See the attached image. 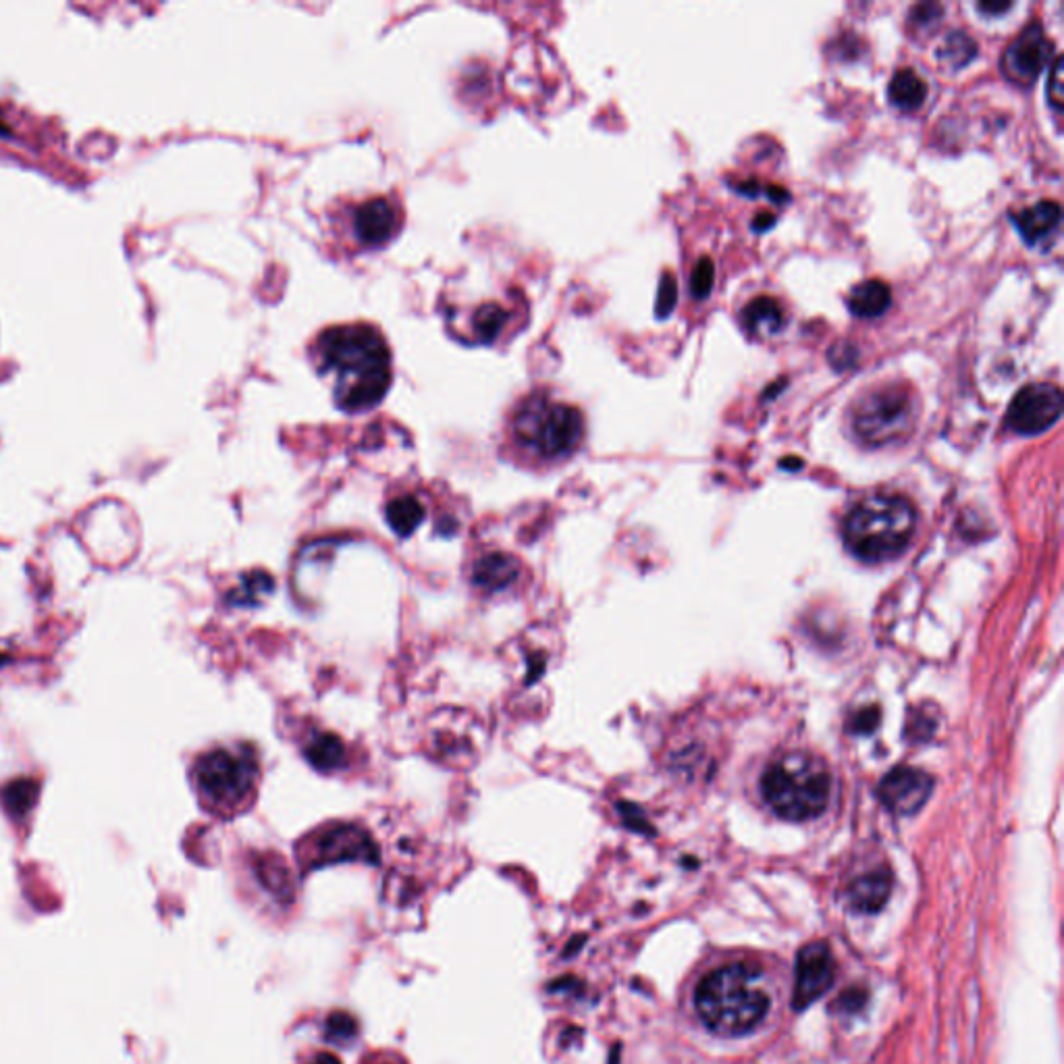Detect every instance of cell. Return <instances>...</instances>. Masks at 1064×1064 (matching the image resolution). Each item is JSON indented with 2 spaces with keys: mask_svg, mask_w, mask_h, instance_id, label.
Returning <instances> with one entry per match:
<instances>
[{
  "mask_svg": "<svg viewBox=\"0 0 1064 1064\" xmlns=\"http://www.w3.org/2000/svg\"><path fill=\"white\" fill-rule=\"evenodd\" d=\"M915 524L917 514L907 497L869 495L846 516V547L865 562L894 560L911 545Z\"/></svg>",
  "mask_w": 1064,
  "mask_h": 1064,
  "instance_id": "obj_4",
  "label": "cell"
},
{
  "mask_svg": "<svg viewBox=\"0 0 1064 1064\" xmlns=\"http://www.w3.org/2000/svg\"><path fill=\"white\" fill-rule=\"evenodd\" d=\"M1048 100L1056 111H1062V104H1064V61L1062 57H1056L1054 63L1050 65Z\"/></svg>",
  "mask_w": 1064,
  "mask_h": 1064,
  "instance_id": "obj_28",
  "label": "cell"
},
{
  "mask_svg": "<svg viewBox=\"0 0 1064 1064\" xmlns=\"http://www.w3.org/2000/svg\"><path fill=\"white\" fill-rule=\"evenodd\" d=\"M761 788L767 805L782 819L807 821L826 811L832 776L819 757L794 751L767 767Z\"/></svg>",
  "mask_w": 1064,
  "mask_h": 1064,
  "instance_id": "obj_5",
  "label": "cell"
},
{
  "mask_svg": "<svg viewBox=\"0 0 1064 1064\" xmlns=\"http://www.w3.org/2000/svg\"><path fill=\"white\" fill-rule=\"evenodd\" d=\"M834 959L826 942L807 944L796 956L792 1008L805 1010L826 994L834 983Z\"/></svg>",
  "mask_w": 1064,
  "mask_h": 1064,
  "instance_id": "obj_11",
  "label": "cell"
},
{
  "mask_svg": "<svg viewBox=\"0 0 1064 1064\" xmlns=\"http://www.w3.org/2000/svg\"><path fill=\"white\" fill-rule=\"evenodd\" d=\"M1062 414V391L1052 383L1023 387L1006 412L1008 429L1019 435H1040L1058 422Z\"/></svg>",
  "mask_w": 1064,
  "mask_h": 1064,
  "instance_id": "obj_10",
  "label": "cell"
},
{
  "mask_svg": "<svg viewBox=\"0 0 1064 1064\" xmlns=\"http://www.w3.org/2000/svg\"><path fill=\"white\" fill-rule=\"evenodd\" d=\"M331 225L343 250L366 252L387 246L404 227V206L391 194L341 200L331 212Z\"/></svg>",
  "mask_w": 1064,
  "mask_h": 1064,
  "instance_id": "obj_7",
  "label": "cell"
},
{
  "mask_svg": "<svg viewBox=\"0 0 1064 1064\" xmlns=\"http://www.w3.org/2000/svg\"><path fill=\"white\" fill-rule=\"evenodd\" d=\"M855 358H857V352H855V348H850L848 343L834 345V348L830 350V362H832L838 370L848 368L850 364L855 362Z\"/></svg>",
  "mask_w": 1064,
  "mask_h": 1064,
  "instance_id": "obj_30",
  "label": "cell"
},
{
  "mask_svg": "<svg viewBox=\"0 0 1064 1064\" xmlns=\"http://www.w3.org/2000/svg\"><path fill=\"white\" fill-rule=\"evenodd\" d=\"M934 780L915 767H896L880 782L877 794L884 807L896 815L917 813L931 796Z\"/></svg>",
  "mask_w": 1064,
  "mask_h": 1064,
  "instance_id": "obj_13",
  "label": "cell"
},
{
  "mask_svg": "<svg viewBox=\"0 0 1064 1064\" xmlns=\"http://www.w3.org/2000/svg\"><path fill=\"white\" fill-rule=\"evenodd\" d=\"M774 223H776L774 215H763V212H761V215H757L753 227H755V231H765L769 227H774Z\"/></svg>",
  "mask_w": 1064,
  "mask_h": 1064,
  "instance_id": "obj_33",
  "label": "cell"
},
{
  "mask_svg": "<svg viewBox=\"0 0 1064 1064\" xmlns=\"http://www.w3.org/2000/svg\"><path fill=\"white\" fill-rule=\"evenodd\" d=\"M1054 55V44L1040 25L1033 23L1010 44L1002 57V71L1010 82L1027 86L1033 84Z\"/></svg>",
  "mask_w": 1064,
  "mask_h": 1064,
  "instance_id": "obj_12",
  "label": "cell"
},
{
  "mask_svg": "<svg viewBox=\"0 0 1064 1064\" xmlns=\"http://www.w3.org/2000/svg\"><path fill=\"white\" fill-rule=\"evenodd\" d=\"M362 1064H397V1062H393L391 1058H385V1056H368Z\"/></svg>",
  "mask_w": 1064,
  "mask_h": 1064,
  "instance_id": "obj_34",
  "label": "cell"
},
{
  "mask_svg": "<svg viewBox=\"0 0 1064 1064\" xmlns=\"http://www.w3.org/2000/svg\"><path fill=\"white\" fill-rule=\"evenodd\" d=\"M385 518L397 537H410L424 520V505L414 495H397L387 503Z\"/></svg>",
  "mask_w": 1064,
  "mask_h": 1064,
  "instance_id": "obj_20",
  "label": "cell"
},
{
  "mask_svg": "<svg viewBox=\"0 0 1064 1064\" xmlns=\"http://www.w3.org/2000/svg\"><path fill=\"white\" fill-rule=\"evenodd\" d=\"M977 9L981 13H988V15H1000V13H1006L1008 9H1013V3H994V0H981V3L977 5Z\"/></svg>",
  "mask_w": 1064,
  "mask_h": 1064,
  "instance_id": "obj_31",
  "label": "cell"
},
{
  "mask_svg": "<svg viewBox=\"0 0 1064 1064\" xmlns=\"http://www.w3.org/2000/svg\"><path fill=\"white\" fill-rule=\"evenodd\" d=\"M358 1035V1021L348 1013H333L327 1019V1037L337 1044H348Z\"/></svg>",
  "mask_w": 1064,
  "mask_h": 1064,
  "instance_id": "obj_25",
  "label": "cell"
},
{
  "mask_svg": "<svg viewBox=\"0 0 1064 1064\" xmlns=\"http://www.w3.org/2000/svg\"><path fill=\"white\" fill-rule=\"evenodd\" d=\"M306 1064H341V1060L331 1052H318Z\"/></svg>",
  "mask_w": 1064,
  "mask_h": 1064,
  "instance_id": "obj_32",
  "label": "cell"
},
{
  "mask_svg": "<svg viewBox=\"0 0 1064 1064\" xmlns=\"http://www.w3.org/2000/svg\"><path fill=\"white\" fill-rule=\"evenodd\" d=\"M892 890V875L884 869L865 873L850 884L848 902L859 913H877L880 911Z\"/></svg>",
  "mask_w": 1064,
  "mask_h": 1064,
  "instance_id": "obj_15",
  "label": "cell"
},
{
  "mask_svg": "<svg viewBox=\"0 0 1064 1064\" xmlns=\"http://www.w3.org/2000/svg\"><path fill=\"white\" fill-rule=\"evenodd\" d=\"M522 576V564L508 553H489L478 557L472 568L474 589L501 593L512 589Z\"/></svg>",
  "mask_w": 1064,
  "mask_h": 1064,
  "instance_id": "obj_14",
  "label": "cell"
},
{
  "mask_svg": "<svg viewBox=\"0 0 1064 1064\" xmlns=\"http://www.w3.org/2000/svg\"><path fill=\"white\" fill-rule=\"evenodd\" d=\"M975 57H977V44L967 32L948 34L938 48V59L948 69L967 67Z\"/></svg>",
  "mask_w": 1064,
  "mask_h": 1064,
  "instance_id": "obj_22",
  "label": "cell"
},
{
  "mask_svg": "<svg viewBox=\"0 0 1064 1064\" xmlns=\"http://www.w3.org/2000/svg\"><path fill=\"white\" fill-rule=\"evenodd\" d=\"M703 1025L724 1037L753 1031L765 1019L769 996L759 983V971L747 965H728L707 973L695 994Z\"/></svg>",
  "mask_w": 1064,
  "mask_h": 1064,
  "instance_id": "obj_3",
  "label": "cell"
},
{
  "mask_svg": "<svg viewBox=\"0 0 1064 1064\" xmlns=\"http://www.w3.org/2000/svg\"><path fill=\"white\" fill-rule=\"evenodd\" d=\"M892 304V291L880 279H869L853 287L848 294V308L859 318L882 316Z\"/></svg>",
  "mask_w": 1064,
  "mask_h": 1064,
  "instance_id": "obj_19",
  "label": "cell"
},
{
  "mask_svg": "<svg viewBox=\"0 0 1064 1064\" xmlns=\"http://www.w3.org/2000/svg\"><path fill=\"white\" fill-rule=\"evenodd\" d=\"M36 796H38V786L32 780H17V782H11L3 790V803L9 809V813L21 817L34 807Z\"/></svg>",
  "mask_w": 1064,
  "mask_h": 1064,
  "instance_id": "obj_24",
  "label": "cell"
},
{
  "mask_svg": "<svg viewBox=\"0 0 1064 1064\" xmlns=\"http://www.w3.org/2000/svg\"><path fill=\"white\" fill-rule=\"evenodd\" d=\"M942 17V5L938 3H921L911 9V21L915 25H931Z\"/></svg>",
  "mask_w": 1064,
  "mask_h": 1064,
  "instance_id": "obj_29",
  "label": "cell"
},
{
  "mask_svg": "<svg viewBox=\"0 0 1064 1064\" xmlns=\"http://www.w3.org/2000/svg\"><path fill=\"white\" fill-rule=\"evenodd\" d=\"M915 406V395L909 387L900 383L880 385L863 393L850 410L853 429L871 447L904 441L915 429Z\"/></svg>",
  "mask_w": 1064,
  "mask_h": 1064,
  "instance_id": "obj_8",
  "label": "cell"
},
{
  "mask_svg": "<svg viewBox=\"0 0 1064 1064\" xmlns=\"http://www.w3.org/2000/svg\"><path fill=\"white\" fill-rule=\"evenodd\" d=\"M258 774V759L250 747L215 749L202 755L194 769L206 805L221 815H233L252 803Z\"/></svg>",
  "mask_w": 1064,
  "mask_h": 1064,
  "instance_id": "obj_6",
  "label": "cell"
},
{
  "mask_svg": "<svg viewBox=\"0 0 1064 1064\" xmlns=\"http://www.w3.org/2000/svg\"><path fill=\"white\" fill-rule=\"evenodd\" d=\"M888 96L896 109L917 111L927 98V86L915 71L902 69L894 73L890 88H888Z\"/></svg>",
  "mask_w": 1064,
  "mask_h": 1064,
  "instance_id": "obj_21",
  "label": "cell"
},
{
  "mask_svg": "<svg viewBox=\"0 0 1064 1064\" xmlns=\"http://www.w3.org/2000/svg\"><path fill=\"white\" fill-rule=\"evenodd\" d=\"M713 289V262L709 258H701L695 266L693 277H690V291H693L695 300H705Z\"/></svg>",
  "mask_w": 1064,
  "mask_h": 1064,
  "instance_id": "obj_26",
  "label": "cell"
},
{
  "mask_svg": "<svg viewBox=\"0 0 1064 1064\" xmlns=\"http://www.w3.org/2000/svg\"><path fill=\"white\" fill-rule=\"evenodd\" d=\"M377 857V844L362 828L352 826V823H329V826L314 830L298 844V859L306 869L348 861L375 863Z\"/></svg>",
  "mask_w": 1064,
  "mask_h": 1064,
  "instance_id": "obj_9",
  "label": "cell"
},
{
  "mask_svg": "<svg viewBox=\"0 0 1064 1064\" xmlns=\"http://www.w3.org/2000/svg\"><path fill=\"white\" fill-rule=\"evenodd\" d=\"M584 439L582 412L535 389L520 397L505 418L510 454L526 466H553L568 460Z\"/></svg>",
  "mask_w": 1064,
  "mask_h": 1064,
  "instance_id": "obj_2",
  "label": "cell"
},
{
  "mask_svg": "<svg viewBox=\"0 0 1064 1064\" xmlns=\"http://www.w3.org/2000/svg\"><path fill=\"white\" fill-rule=\"evenodd\" d=\"M1060 217L1062 208L1058 202L1042 200L1031 208L1021 210L1013 221L1027 244H1040L1058 229Z\"/></svg>",
  "mask_w": 1064,
  "mask_h": 1064,
  "instance_id": "obj_16",
  "label": "cell"
},
{
  "mask_svg": "<svg viewBox=\"0 0 1064 1064\" xmlns=\"http://www.w3.org/2000/svg\"><path fill=\"white\" fill-rule=\"evenodd\" d=\"M678 302V285L672 273H663L659 281V294H657V316L665 318L676 308Z\"/></svg>",
  "mask_w": 1064,
  "mask_h": 1064,
  "instance_id": "obj_27",
  "label": "cell"
},
{
  "mask_svg": "<svg viewBox=\"0 0 1064 1064\" xmlns=\"http://www.w3.org/2000/svg\"><path fill=\"white\" fill-rule=\"evenodd\" d=\"M258 873H260V880L264 882V886L269 888L273 894H277L279 898H289L291 896L289 871H287L285 863L277 855L271 857V859H260Z\"/></svg>",
  "mask_w": 1064,
  "mask_h": 1064,
  "instance_id": "obj_23",
  "label": "cell"
},
{
  "mask_svg": "<svg viewBox=\"0 0 1064 1064\" xmlns=\"http://www.w3.org/2000/svg\"><path fill=\"white\" fill-rule=\"evenodd\" d=\"M306 761L321 774H333L348 763V749L333 732H314L304 742Z\"/></svg>",
  "mask_w": 1064,
  "mask_h": 1064,
  "instance_id": "obj_17",
  "label": "cell"
},
{
  "mask_svg": "<svg viewBox=\"0 0 1064 1064\" xmlns=\"http://www.w3.org/2000/svg\"><path fill=\"white\" fill-rule=\"evenodd\" d=\"M740 321L742 327L751 335H776L784 329L786 316L782 304L776 298L761 296L744 306Z\"/></svg>",
  "mask_w": 1064,
  "mask_h": 1064,
  "instance_id": "obj_18",
  "label": "cell"
},
{
  "mask_svg": "<svg viewBox=\"0 0 1064 1064\" xmlns=\"http://www.w3.org/2000/svg\"><path fill=\"white\" fill-rule=\"evenodd\" d=\"M314 370L331 383L343 412H366L381 404L393 381V356L385 335L368 323L331 325L308 345Z\"/></svg>",
  "mask_w": 1064,
  "mask_h": 1064,
  "instance_id": "obj_1",
  "label": "cell"
}]
</instances>
